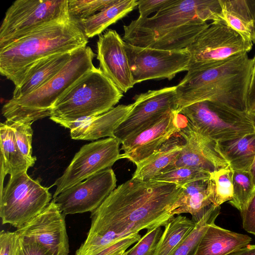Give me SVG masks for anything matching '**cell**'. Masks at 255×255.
Listing matches in <instances>:
<instances>
[{
	"mask_svg": "<svg viewBox=\"0 0 255 255\" xmlns=\"http://www.w3.org/2000/svg\"><path fill=\"white\" fill-rule=\"evenodd\" d=\"M183 191L175 184L131 178L91 212L90 228L75 255H116L141 238L139 232L165 227Z\"/></svg>",
	"mask_w": 255,
	"mask_h": 255,
	"instance_id": "cell-1",
	"label": "cell"
},
{
	"mask_svg": "<svg viewBox=\"0 0 255 255\" xmlns=\"http://www.w3.org/2000/svg\"><path fill=\"white\" fill-rule=\"evenodd\" d=\"M219 0H173L153 16L124 26L123 40L132 45L179 50L187 48L207 28L222 21Z\"/></svg>",
	"mask_w": 255,
	"mask_h": 255,
	"instance_id": "cell-2",
	"label": "cell"
},
{
	"mask_svg": "<svg viewBox=\"0 0 255 255\" xmlns=\"http://www.w3.org/2000/svg\"><path fill=\"white\" fill-rule=\"evenodd\" d=\"M253 66V58L244 53L206 69L187 71L176 86L177 111L197 102L209 101L248 112L247 96Z\"/></svg>",
	"mask_w": 255,
	"mask_h": 255,
	"instance_id": "cell-3",
	"label": "cell"
},
{
	"mask_svg": "<svg viewBox=\"0 0 255 255\" xmlns=\"http://www.w3.org/2000/svg\"><path fill=\"white\" fill-rule=\"evenodd\" d=\"M88 43L81 26L71 18L48 23L0 48V73L14 84L39 59L74 51Z\"/></svg>",
	"mask_w": 255,
	"mask_h": 255,
	"instance_id": "cell-4",
	"label": "cell"
},
{
	"mask_svg": "<svg viewBox=\"0 0 255 255\" xmlns=\"http://www.w3.org/2000/svg\"><path fill=\"white\" fill-rule=\"evenodd\" d=\"M123 97V93L99 68L94 67L56 101L50 119L56 123L98 116L115 108Z\"/></svg>",
	"mask_w": 255,
	"mask_h": 255,
	"instance_id": "cell-5",
	"label": "cell"
},
{
	"mask_svg": "<svg viewBox=\"0 0 255 255\" xmlns=\"http://www.w3.org/2000/svg\"><path fill=\"white\" fill-rule=\"evenodd\" d=\"M95 56L89 46L78 49L50 81L23 98H11L3 106L2 110L32 115L39 119L50 117L56 101L75 82L95 67L93 61Z\"/></svg>",
	"mask_w": 255,
	"mask_h": 255,
	"instance_id": "cell-6",
	"label": "cell"
},
{
	"mask_svg": "<svg viewBox=\"0 0 255 255\" xmlns=\"http://www.w3.org/2000/svg\"><path fill=\"white\" fill-rule=\"evenodd\" d=\"M177 112L200 134L217 142L255 132L250 112H242L222 104L202 101Z\"/></svg>",
	"mask_w": 255,
	"mask_h": 255,
	"instance_id": "cell-7",
	"label": "cell"
},
{
	"mask_svg": "<svg viewBox=\"0 0 255 255\" xmlns=\"http://www.w3.org/2000/svg\"><path fill=\"white\" fill-rule=\"evenodd\" d=\"M49 188L33 180L27 172L10 176L0 191V216L3 224L17 229L42 212L51 202Z\"/></svg>",
	"mask_w": 255,
	"mask_h": 255,
	"instance_id": "cell-8",
	"label": "cell"
},
{
	"mask_svg": "<svg viewBox=\"0 0 255 255\" xmlns=\"http://www.w3.org/2000/svg\"><path fill=\"white\" fill-rule=\"evenodd\" d=\"M68 0H16L0 27V48L48 23L71 19Z\"/></svg>",
	"mask_w": 255,
	"mask_h": 255,
	"instance_id": "cell-9",
	"label": "cell"
},
{
	"mask_svg": "<svg viewBox=\"0 0 255 255\" xmlns=\"http://www.w3.org/2000/svg\"><path fill=\"white\" fill-rule=\"evenodd\" d=\"M252 47V41L223 21H213L187 48L190 55L187 71L208 68L234 56L248 53Z\"/></svg>",
	"mask_w": 255,
	"mask_h": 255,
	"instance_id": "cell-10",
	"label": "cell"
},
{
	"mask_svg": "<svg viewBox=\"0 0 255 255\" xmlns=\"http://www.w3.org/2000/svg\"><path fill=\"white\" fill-rule=\"evenodd\" d=\"M120 144L118 139L110 137L82 146L63 174L53 184L56 189L53 198L94 175L111 168L121 159Z\"/></svg>",
	"mask_w": 255,
	"mask_h": 255,
	"instance_id": "cell-11",
	"label": "cell"
},
{
	"mask_svg": "<svg viewBox=\"0 0 255 255\" xmlns=\"http://www.w3.org/2000/svg\"><path fill=\"white\" fill-rule=\"evenodd\" d=\"M125 47L134 84L152 79H172L188 71L190 55L187 48L166 50L141 47L125 41Z\"/></svg>",
	"mask_w": 255,
	"mask_h": 255,
	"instance_id": "cell-12",
	"label": "cell"
},
{
	"mask_svg": "<svg viewBox=\"0 0 255 255\" xmlns=\"http://www.w3.org/2000/svg\"><path fill=\"white\" fill-rule=\"evenodd\" d=\"M133 99L131 110L114 131L113 137L121 144L157 122L169 111H177L176 86L149 90Z\"/></svg>",
	"mask_w": 255,
	"mask_h": 255,
	"instance_id": "cell-13",
	"label": "cell"
},
{
	"mask_svg": "<svg viewBox=\"0 0 255 255\" xmlns=\"http://www.w3.org/2000/svg\"><path fill=\"white\" fill-rule=\"evenodd\" d=\"M116 183L114 171L107 169L63 191L53 200L65 215L92 212L116 188Z\"/></svg>",
	"mask_w": 255,
	"mask_h": 255,
	"instance_id": "cell-14",
	"label": "cell"
},
{
	"mask_svg": "<svg viewBox=\"0 0 255 255\" xmlns=\"http://www.w3.org/2000/svg\"><path fill=\"white\" fill-rule=\"evenodd\" d=\"M178 120L179 132L184 142L179 155L166 170L174 167L189 166L212 173L229 165L218 151L217 142L198 132L183 115L178 113Z\"/></svg>",
	"mask_w": 255,
	"mask_h": 255,
	"instance_id": "cell-15",
	"label": "cell"
},
{
	"mask_svg": "<svg viewBox=\"0 0 255 255\" xmlns=\"http://www.w3.org/2000/svg\"><path fill=\"white\" fill-rule=\"evenodd\" d=\"M65 215L52 200L46 208L16 232L49 249L54 255H68L69 246Z\"/></svg>",
	"mask_w": 255,
	"mask_h": 255,
	"instance_id": "cell-16",
	"label": "cell"
},
{
	"mask_svg": "<svg viewBox=\"0 0 255 255\" xmlns=\"http://www.w3.org/2000/svg\"><path fill=\"white\" fill-rule=\"evenodd\" d=\"M125 41L115 30L109 29L99 36L97 59L99 68L123 93L134 85Z\"/></svg>",
	"mask_w": 255,
	"mask_h": 255,
	"instance_id": "cell-17",
	"label": "cell"
},
{
	"mask_svg": "<svg viewBox=\"0 0 255 255\" xmlns=\"http://www.w3.org/2000/svg\"><path fill=\"white\" fill-rule=\"evenodd\" d=\"M178 115L177 111L171 110L151 126L125 140L122 143L121 159H127L136 165L146 159L179 132Z\"/></svg>",
	"mask_w": 255,
	"mask_h": 255,
	"instance_id": "cell-18",
	"label": "cell"
},
{
	"mask_svg": "<svg viewBox=\"0 0 255 255\" xmlns=\"http://www.w3.org/2000/svg\"><path fill=\"white\" fill-rule=\"evenodd\" d=\"M74 51L55 53L31 64L14 84L12 99L23 98L45 85L63 68Z\"/></svg>",
	"mask_w": 255,
	"mask_h": 255,
	"instance_id": "cell-19",
	"label": "cell"
},
{
	"mask_svg": "<svg viewBox=\"0 0 255 255\" xmlns=\"http://www.w3.org/2000/svg\"><path fill=\"white\" fill-rule=\"evenodd\" d=\"M182 192L172 207L173 215L189 213L192 220L198 222L214 204V184L211 177L189 183L183 187Z\"/></svg>",
	"mask_w": 255,
	"mask_h": 255,
	"instance_id": "cell-20",
	"label": "cell"
},
{
	"mask_svg": "<svg viewBox=\"0 0 255 255\" xmlns=\"http://www.w3.org/2000/svg\"><path fill=\"white\" fill-rule=\"evenodd\" d=\"M249 236L209 225L198 245L195 255H228L250 244Z\"/></svg>",
	"mask_w": 255,
	"mask_h": 255,
	"instance_id": "cell-21",
	"label": "cell"
},
{
	"mask_svg": "<svg viewBox=\"0 0 255 255\" xmlns=\"http://www.w3.org/2000/svg\"><path fill=\"white\" fill-rule=\"evenodd\" d=\"M133 107L119 105L101 115L90 117L80 127L70 130V135L76 140H94L102 137H113L116 128L124 121Z\"/></svg>",
	"mask_w": 255,
	"mask_h": 255,
	"instance_id": "cell-22",
	"label": "cell"
},
{
	"mask_svg": "<svg viewBox=\"0 0 255 255\" xmlns=\"http://www.w3.org/2000/svg\"><path fill=\"white\" fill-rule=\"evenodd\" d=\"M184 140L179 132L165 142L143 162L137 164L132 178L141 181L152 180L166 170L176 159Z\"/></svg>",
	"mask_w": 255,
	"mask_h": 255,
	"instance_id": "cell-23",
	"label": "cell"
},
{
	"mask_svg": "<svg viewBox=\"0 0 255 255\" xmlns=\"http://www.w3.org/2000/svg\"><path fill=\"white\" fill-rule=\"evenodd\" d=\"M0 191L3 181L10 176L27 172L32 167L19 149L13 130L4 123L0 124Z\"/></svg>",
	"mask_w": 255,
	"mask_h": 255,
	"instance_id": "cell-24",
	"label": "cell"
},
{
	"mask_svg": "<svg viewBox=\"0 0 255 255\" xmlns=\"http://www.w3.org/2000/svg\"><path fill=\"white\" fill-rule=\"evenodd\" d=\"M221 19L252 41L255 0H219Z\"/></svg>",
	"mask_w": 255,
	"mask_h": 255,
	"instance_id": "cell-25",
	"label": "cell"
},
{
	"mask_svg": "<svg viewBox=\"0 0 255 255\" xmlns=\"http://www.w3.org/2000/svg\"><path fill=\"white\" fill-rule=\"evenodd\" d=\"M217 149L233 171L250 172L255 157V132L217 142Z\"/></svg>",
	"mask_w": 255,
	"mask_h": 255,
	"instance_id": "cell-26",
	"label": "cell"
},
{
	"mask_svg": "<svg viewBox=\"0 0 255 255\" xmlns=\"http://www.w3.org/2000/svg\"><path fill=\"white\" fill-rule=\"evenodd\" d=\"M137 6V0H114L103 9L79 24L87 38H92L101 34Z\"/></svg>",
	"mask_w": 255,
	"mask_h": 255,
	"instance_id": "cell-27",
	"label": "cell"
},
{
	"mask_svg": "<svg viewBox=\"0 0 255 255\" xmlns=\"http://www.w3.org/2000/svg\"><path fill=\"white\" fill-rule=\"evenodd\" d=\"M196 224L184 216L174 217L164 227L154 255H170L191 233Z\"/></svg>",
	"mask_w": 255,
	"mask_h": 255,
	"instance_id": "cell-28",
	"label": "cell"
},
{
	"mask_svg": "<svg viewBox=\"0 0 255 255\" xmlns=\"http://www.w3.org/2000/svg\"><path fill=\"white\" fill-rule=\"evenodd\" d=\"M221 207L213 204L188 236L170 255H195L198 245L209 225L214 223Z\"/></svg>",
	"mask_w": 255,
	"mask_h": 255,
	"instance_id": "cell-29",
	"label": "cell"
},
{
	"mask_svg": "<svg viewBox=\"0 0 255 255\" xmlns=\"http://www.w3.org/2000/svg\"><path fill=\"white\" fill-rule=\"evenodd\" d=\"M233 195L229 203L240 213L248 206L255 194L254 184L250 172L234 171Z\"/></svg>",
	"mask_w": 255,
	"mask_h": 255,
	"instance_id": "cell-30",
	"label": "cell"
},
{
	"mask_svg": "<svg viewBox=\"0 0 255 255\" xmlns=\"http://www.w3.org/2000/svg\"><path fill=\"white\" fill-rule=\"evenodd\" d=\"M211 173L197 168L182 166L165 170L154 177L152 180L165 183H173L183 187L185 185L200 180L208 179Z\"/></svg>",
	"mask_w": 255,
	"mask_h": 255,
	"instance_id": "cell-31",
	"label": "cell"
},
{
	"mask_svg": "<svg viewBox=\"0 0 255 255\" xmlns=\"http://www.w3.org/2000/svg\"><path fill=\"white\" fill-rule=\"evenodd\" d=\"M14 131L17 144L26 159L32 167L36 157L32 156V140L33 130L32 122L25 121L4 122Z\"/></svg>",
	"mask_w": 255,
	"mask_h": 255,
	"instance_id": "cell-32",
	"label": "cell"
},
{
	"mask_svg": "<svg viewBox=\"0 0 255 255\" xmlns=\"http://www.w3.org/2000/svg\"><path fill=\"white\" fill-rule=\"evenodd\" d=\"M233 172L230 166L228 165L211 173V178L214 184V205L220 206L232 198Z\"/></svg>",
	"mask_w": 255,
	"mask_h": 255,
	"instance_id": "cell-33",
	"label": "cell"
},
{
	"mask_svg": "<svg viewBox=\"0 0 255 255\" xmlns=\"http://www.w3.org/2000/svg\"><path fill=\"white\" fill-rule=\"evenodd\" d=\"M114 0H68L69 15L71 19L79 23L103 9Z\"/></svg>",
	"mask_w": 255,
	"mask_h": 255,
	"instance_id": "cell-34",
	"label": "cell"
},
{
	"mask_svg": "<svg viewBox=\"0 0 255 255\" xmlns=\"http://www.w3.org/2000/svg\"><path fill=\"white\" fill-rule=\"evenodd\" d=\"M162 233L161 227L147 230L133 247L125 252L124 255H154Z\"/></svg>",
	"mask_w": 255,
	"mask_h": 255,
	"instance_id": "cell-35",
	"label": "cell"
},
{
	"mask_svg": "<svg viewBox=\"0 0 255 255\" xmlns=\"http://www.w3.org/2000/svg\"><path fill=\"white\" fill-rule=\"evenodd\" d=\"M15 255H54L49 249L37 242L19 236L18 245Z\"/></svg>",
	"mask_w": 255,
	"mask_h": 255,
	"instance_id": "cell-36",
	"label": "cell"
},
{
	"mask_svg": "<svg viewBox=\"0 0 255 255\" xmlns=\"http://www.w3.org/2000/svg\"><path fill=\"white\" fill-rule=\"evenodd\" d=\"M19 242L16 232L2 230L0 233V255H15Z\"/></svg>",
	"mask_w": 255,
	"mask_h": 255,
	"instance_id": "cell-37",
	"label": "cell"
},
{
	"mask_svg": "<svg viewBox=\"0 0 255 255\" xmlns=\"http://www.w3.org/2000/svg\"><path fill=\"white\" fill-rule=\"evenodd\" d=\"M173 0H139L137 7L139 13V17L145 18L154 12H157Z\"/></svg>",
	"mask_w": 255,
	"mask_h": 255,
	"instance_id": "cell-38",
	"label": "cell"
},
{
	"mask_svg": "<svg viewBox=\"0 0 255 255\" xmlns=\"http://www.w3.org/2000/svg\"><path fill=\"white\" fill-rule=\"evenodd\" d=\"M240 213L244 229L255 236V194L247 208Z\"/></svg>",
	"mask_w": 255,
	"mask_h": 255,
	"instance_id": "cell-39",
	"label": "cell"
},
{
	"mask_svg": "<svg viewBox=\"0 0 255 255\" xmlns=\"http://www.w3.org/2000/svg\"><path fill=\"white\" fill-rule=\"evenodd\" d=\"M253 66L249 88L247 96L248 111L250 112L255 106V55L253 58Z\"/></svg>",
	"mask_w": 255,
	"mask_h": 255,
	"instance_id": "cell-40",
	"label": "cell"
},
{
	"mask_svg": "<svg viewBox=\"0 0 255 255\" xmlns=\"http://www.w3.org/2000/svg\"><path fill=\"white\" fill-rule=\"evenodd\" d=\"M251 113V117L253 122V124L254 125V127L255 128V112H250ZM251 175L252 177L253 181L255 185V157L254 158V162L252 165L250 171Z\"/></svg>",
	"mask_w": 255,
	"mask_h": 255,
	"instance_id": "cell-41",
	"label": "cell"
},
{
	"mask_svg": "<svg viewBox=\"0 0 255 255\" xmlns=\"http://www.w3.org/2000/svg\"><path fill=\"white\" fill-rule=\"evenodd\" d=\"M252 42L255 43V11L254 16V24L252 34Z\"/></svg>",
	"mask_w": 255,
	"mask_h": 255,
	"instance_id": "cell-42",
	"label": "cell"
},
{
	"mask_svg": "<svg viewBox=\"0 0 255 255\" xmlns=\"http://www.w3.org/2000/svg\"><path fill=\"white\" fill-rule=\"evenodd\" d=\"M125 252L126 251H125V252H121L119 253V254H117L116 255H124Z\"/></svg>",
	"mask_w": 255,
	"mask_h": 255,
	"instance_id": "cell-43",
	"label": "cell"
},
{
	"mask_svg": "<svg viewBox=\"0 0 255 255\" xmlns=\"http://www.w3.org/2000/svg\"><path fill=\"white\" fill-rule=\"evenodd\" d=\"M250 112H255V106H254L252 109L250 110Z\"/></svg>",
	"mask_w": 255,
	"mask_h": 255,
	"instance_id": "cell-44",
	"label": "cell"
}]
</instances>
